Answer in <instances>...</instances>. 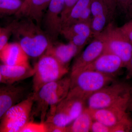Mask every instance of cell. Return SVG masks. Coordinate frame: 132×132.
<instances>
[{
	"label": "cell",
	"instance_id": "obj_22",
	"mask_svg": "<svg viewBox=\"0 0 132 132\" xmlns=\"http://www.w3.org/2000/svg\"><path fill=\"white\" fill-rule=\"evenodd\" d=\"M22 2L21 0H0V16L16 14Z\"/></svg>",
	"mask_w": 132,
	"mask_h": 132
},
{
	"label": "cell",
	"instance_id": "obj_21",
	"mask_svg": "<svg viewBox=\"0 0 132 132\" xmlns=\"http://www.w3.org/2000/svg\"><path fill=\"white\" fill-rule=\"evenodd\" d=\"M112 19L109 15L104 14L92 17L90 27L94 38L98 35L107 26L112 22Z\"/></svg>",
	"mask_w": 132,
	"mask_h": 132
},
{
	"label": "cell",
	"instance_id": "obj_33",
	"mask_svg": "<svg viewBox=\"0 0 132 132\" xmlns=\"http://www.w3.org/2000/svg\"><path fill=\"white\" fill-rule=\"evenodd\" d=\"M125 14L126 18L128 20H130L132 19V1Z\"/></svg>",
	"mask_w": 132,
	"mask_h": 132
},
{
	"label": "cell",
	"instance_id": "obj_7",
	"mask_svg": "<svg viewBox=\"0 0 132 132\" xmlns=\"http://www.w3.org/2000/svg\"><path fill=\"white\" fill-rule=\"evenodd\" d=\"M68 86H71L70 76L64 77L59 80L46 84L37 92L33 93L36 108L35 111L32 113L40 116L41 122H44L46 120L49 108L50 100L53 95L58 90Z\"/></svg>",
	"mask_w": 132,
	"mask_h": 132
},
{
	"label": "cell",
	"instance_id": "obj_15",
	"mask_svg": "<svg viewBox=\"0 0 132 132\" xmlns=\"http://www.w3.org/2000/svg\"><path fill=\"white\" fill-rule=\"evenodd\" d=\"M3 83L4 85H14L15 82L32 77L34 73V68L29 64L10 66L1 65Z\"/></svg>",
	"mask_w": 132,
	"mask_h": 132
},
{
	"label": "cell",
	"instance_id": "obj_12",
	"mask_svg": "<svg viewBox=\"0 0 132 132\" xmlns=\"http://www.w3.org/2000/svg\"><path fill=\"white\" fill-rule=\"evenodd\" d=\"M26 91L23 87L14 85L0 86V123L8 110L22 100Z\"/></svg>",
	"mask_w": 132,
	"mask_h": 132
},
{
	"label": "cell",
	"instance_id": "obj_8",
	"mask_svg": "<svg viewBox=\"0 0 132 132\" xmlns=\"http://www.w3.org/2000/svg\"><path fill=\"white\" fill-rule=\"evenodd\" d=\"M65 0H51L43 15V30L52 42L56 41L62 29L61 14Z\"/></svg>",
	"mask_w": 132,
	"mask_h": 132
},
{
	"label": "cell",
	"instance_id": "obj_14",
	"mask_svg": "<svg viewBox=\"0 0 132 132\" xmlns=\"http://www.w3.org/2000/svg\"><path fill=\"white\" fill-rule=\"evenodd\" d=\"M86 101L68 95L55 107V110L67 120L72 122L86 107Z\"/></svg>",
	"mask_w": 132,
	"mask_h": 132
},
{
	"label": "cell",
	"instance_id": "obj_31",
	"mask_svg": "<svg viewBox=\"0 0 132 132\" xmlns=\"http://www.w3.org/2000/svg\"><path fill=\"white\" fill-rule=\"evenodd\" d=\"M132 0H116L117 8L126 14Z\"/></svg>",
	"mask_w": 132,
	"mask_h": 132
},
{
	"label": "cell",
	"instance_id": "obj_6",
	"mask_svg": "<svg viewBox=\"0 0 132 132\" xmlns=\"http://www.w3.org/2000/svg\"><path fill=\"white\" fill-rule=\"evenodd\" d=\"M34 105L33 93L12 106L0 123V132H21L30 121Z\"/></svg>",
	"mask_w": 132,
	"mask_h": 132
},
{
	"label": "cell",
	"instance_id": "obj_32",
	"mask_svg": "<svg viewBox=\"0 0 132 132\" xmlns=\"http://www.w3.org/2000/svg\"><path fill=\"white\" fill-rule=\"evenodd\" d=\"M106 5L113 16H114L117 8L116 0H102Z\"/></svg>",
	"mask_w": 132,
	"mask_h": 132
},
{
	"label": "cell",
	"instance_id": "obj_36",
	"mask_svg": "<svg viewBox=\"0 0 132 132\" xmlns=\"http://www.w3.org/2000/svg\"><path fill=\"white\" fill-rule=\"evenodd\" d=\"M2 85H3V83L2 75L1 72V64H0V86Z\"/></svg>",
	"mask_w": 132,
	"mask_h": 132
},
{
	"label": "cell",
	"instance_id": "obj_16",
	"mask_svg": "<svg viewBox=\"0 0 132 132\" xmlns=\"http://www.w3.org/2000/svg\"><path fill=\"white\" fill-rule=\"evenodd\" d=\"M80 52L78 48L72 43L66 44L55 41L50 43L45 53L51 55L62 64L68 67L72 59Z\"/></svg>",
	"mask_w": 132,
	"mask_h": 132
},
{
	"label": "cell",
	"instance_id": "obj_4",
	"mask_svg": "<svg viewBox=\"0 0 132 132\" xmlns=\"http://www.w3.org/2000/svg\"><path fill=\"white\" fill-rule=\"evenodd\" d=\"M132 87L124 82L114 81L90 95L88 108L97 109L112 106L130 99Z\"/></svg>",
	"mask_w": 132,
	"mask_h": 132
},
{
	"label": "cell",
	"instance_id": "obj_24",
	"mask_svg": "<svg viewBox=\"0 0 132 132\" xmlns=\"http://www.w3.org/2000/svg\"><path fill=\"white\" fill-rule=\"evenodd\" d=\"M21 132H47L45 122L30 121L22 130Z\"/></svg>",
	"mask_w": 132,
	"mask_h": 132
},
{
	"label": "cell",
	"instance_id": "obj_5",
	"mask_svg": "<svg viewBox=\"0 0 132 132\" xmlns=\"http://www.w3.org/2000/svg\"><path fill=\"white\" fill-rule=\"evenodd\" d=\"M34 69V93L46 84L65 77L69 71L68 67L62 64L53 56L45 53L40 57Z\"/></svg>",
	"mask_w": 132,
	"mask_h": 132
},
{
	"label": "cell",
	"instance_id": "obj_10",
	"mask_svg": "<svg viewBox=\"0 0 132 132\" xmlns=\"http://www.w3.org/2000/svg\"><path fill=\"white\" fill-rule=\"evenodd\" d=\"M124 67L123 61L117 55L109 53H103L93 62L81 71H95L114 76L116 74Z\"/></svg>",
	"mask_w": 132,
	"mask_h": 132
},
{
	"label": "cell",
	"instance_id": "obj_17",
	"mask_svg": "<svg viewBox=\"0 0 132 132\" xmlns=\"http://www.w3.org/2000/svg\"><path fill=\"white\" fill-rule=\"evenodd\" d=\"M28 57L17 42L8 43L0 51V61L8 65H28Z\"/></svg>",
	"mask_w": 132,
	"mask_h": 132
},
{
	"label": "cell",
	"instance_id": "obj_13",
	"mask_svg": "<svg viewBox=\"0 0 132 132\" xmlns=\"http://www.w3.org/2000/svg\"><path fill=\"white\" fill-rule=\"evenodd\" d=\"M51 0H24L15 15L18 18H28L40 26L44 15Z\"/></svg>",
	"mask_w": 132,
	"mask_h": 132
},
{
	"label": "cell",
	"instance_id": "obj_37",
	"mask_svg": "<svg viewBox=\"0 0 132 132\" xmlns=\"http://www.w3.org/2000/svg\"><path fill=\"white\" fill-rule=\"evenodd\" d=\"M130 20L132 22V19H130Z\"/></svg>",
	"mask_w": 132,
	"mask_h": 132
},
{
	"label": "cell",
	"instance_id": "obj_27",
	"mask_svg": "<svg viewBox=\"0 0 132 132\" xmlns=\"http://www.w3.org/2000/svg\"><path fill=\"white\" fill-rule=\"evenodd\" d=\"M11 33L9 26L7 28L0 29V51L8 43L9 38Z\"/></svg>",
	"mask_w": 132,
	"mask_h": 132
},
{
	"label": "cell",
	"instance_id": "obj_11",
	"mask_svg": "<svg viewBox=\"0 0 132 132\" xmlns=\"http://www.w3.org/2000/svg\"><path fill=\"white\" fill-rule=\"evenodd\" d=\"M104 43L97 38L91 42L84 51L76 59L71 69V74L81 71L93 62L104 53Z\"/></svg>",
	"mask_w": 132,
	"mask_h": 132
},
{
	"label": "cell",
	"instance_id": "obj_35",
	"mask_svg": "<svg viewBox=\"0 0 132 132\" xmlns=\"http://www.w3.org/2000/svg\"><path fill=\"white\" fill-rule=\"evenodd\" d=\"M127 111H129L132 115V89L129 102H128Z\"/></svg>",
	"mask_w": 132,
	"mask_h": 132
},
{
	"label": "cell",
	"instance_id": "obj_1",
	"mask_svg": "<svg viewBox=\"0 0 132 132\" xmlns=\"http://www.w3.org/2000/svg\"><path fill=\"white\" fill-rule=\"evenodd\" d=\"M19 18L9 26L16 42L29 57H40L52 42L40 26L34 21L28 18Z\"/></svg>",
	"mask_w": 132,
	"mask_h": 132
},
{
	"label": "cell",
	"instance_id": "obj_30",
	"mask_svg": "<svg viewBox=\"0 0 132 132\" xmlns=\"http://www.w3.org/2000/svg\"><path fill=\"white\" fill-rule=\"evenodd\" d=\"M47 132H68V127H62L59 126L52 124V123L45 122Z\"/></svg>",
	"mask_w": 132,
	"mask_h": 132
},
{
	"label": "cell",
	"instance_id": "obj_18",
	"mask_svg": "<svg viewBox=\"0 0 132 132\" xmlns=\"http://www.w3.org/2000/svg\"><path fill=\"white\" fill-rule=\"evenodd\" d=\"M90 110L86 108L68 126V132H89L93 122Z\"/></svg>",
	"mask_w": 132,
	"mask_h": 132
},
{
	"label": "cell",
	"instance_id": "obj_23",
	"mask_svg": "<svg viewBox=\"0 0 132 132\" xmlns=\"http://www.w3.org/2000/svg\"><path fill=\"white\" fill-rule=\"evenodd\" d=\"M90 6L92 17L107 14L113 19L114 17L108 7L102 0H92Z\"/></svg>",
	"mask_w": 132,
	"mask_h": 132
},
{
	"label": "cell",
	"instance_id": "obj_3",
	"mask_svg": "<svg viewBox=\"0 0 132 132\" xmlns=\"http://www.w3.org/2000/svg\"><path fill=\"white\" fill-rule=\"evenodd\" d=\"M95 38H98L104 43V53L117 55L121 59L125 68H127L132 54V43L120 27L111 22Z\"/></svg>",
	"mask_w": 132,
	"mask_h": 132
},
{
	"label": "cell",
	"instance_id": "obj_2",
	"mask_svg": "<svg viewBox=\"0 0 132 132\" xmlns=\"http://www.w3.org/2000/svg\"><path fill=\"white\" fill-rule=\"evenodd\" d=\"M71 87L69 95L87 101L90 95L115 80L114 76L95 71L82 70L71 74Z\"/></svg>",
	"mask_w": 132,
	"mask_h": 132
},
{
	"label": "cell",
	"instance_id": "obj_9",
	"mask_svg": "<svg viewBox=\"0 0 132 132\" xmlns=\"http://www.w3.org/2000/svg\"><path fill=\"white\" fill-rule=\"evenodd\" d=\"M129 100L106 108L97 109L88 108L93 120L111 127L118 125L130 114L127 111Z\"/></svg>",
	"mask_w": 132,
	"mask_h": 132
},
{
	"label": "cell",
	"instance_id": "obj_34",
	"mask_svg": "<svg viewBox=\"0 0 132 132\" xmlns=\"http://www.w3.org/2000/svg\"><path fill=\"white\" fill-rule=\"evenodd\" d=\"M126 68L128 72V77H132V54L129 64Z\"/></svg>",
	"mask_w": 132,
	"mask_h": 132
},
{
	"label": "cell",
	"instance_id": "obj_25",
	"mask_svg": "<svg viewBox=\"0 0 132 132\" xmlns=\"http://www.w3.org/2000/svg\"><path fill=\"white\" fill-rule=\"evenodd\" d=\"M79 0H65L64 9L61 14L62 24L68 16L71 9Z\"/></svg>",
	"mask_w": 132,
	"mask_h": 132
},
{
	"label": "cell",
	"instance_id": "obj_20",
	"mask_svg": "<svg viewBox=\"0 0 132 132\" xmlns=\"http://www.w3.org/2000/svg\"><path fill=\"white\" fill-rule=\"evenodd\" d=\"M92 1L79 0L72 9L67 18L62 24V29L76 23L83 11L90 6Z\"/></svg>",
	"mask_w": 132,
	"mask_h": 132
},
{
	"label": "cell",
	"instance_id": "obj_19",
	"mask_svg": "<svg viewBox=\"0 0 132 132\" xmlns=\"http://www.w3.org/2000/svg\"><path fill=\"white\" fill-rule=\"evenodd\" d=\"M61 35L66 39L75 35H83L90 39L94 37L90 24L82 22H77L64 28L62 29Z\"/></svg>",
	"mask_w": 132,
	"mask_h": 132
},
{
	"label": "cell",
	"instance_id": "obj_26",
	"mask_svg": "<svg viewBox=\"0 0 132 132\" xmlns=\"http://www.w3.org/2000/svg\"><path fill=\"white\" fill-rule=\"evenodd\" d=\"M90 132H111V127L98 121L93 120Z\"/></svg>",
	"mask_w": 132,
	"mask_h": 132
},
{
	"label": "cell",
	"instance_id": "obj_29",
	"mask_svg": "<svg viewBox=\"0 0 132 132\" xmlns=\"http://www.w3.org/2000/svg\"><path fill=\"white\" fill-rule=\"evenodd\" d=\"M121 30L126 36L129 41L132 43V22L129 21L120 27Z\"/></svg>",
	"mask_w": 132,
	"mask_h": 132
},
{
	"label": "cell",
	"instance_id": "obj_28",
	"mask_svg": "<svg viewBox=\"0 0 132 132\" xmlns=\"http://www.w3.org/2000/svg\"><path fill=\"white\" fill-rule=\"evenodd\" d=\"M92 16L91 9L90 6H89L82 12L76 23L82 22L89 24L90 25L92 18Z\"/></svg>",
	"mask_w": 132,
	"mask_h": 132
}]
</instances>
